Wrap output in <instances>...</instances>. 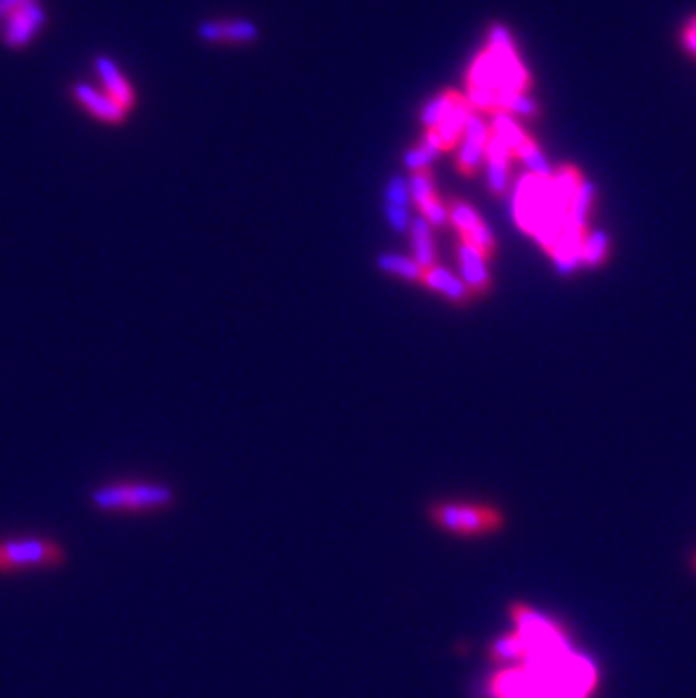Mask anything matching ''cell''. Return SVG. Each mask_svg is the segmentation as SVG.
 <instances>
[{
    "label": "cell",
    "instance_id": "9a60e30c",
    "mask_svg": "<svg viewBox=\"0 0 696 698\" xmlns=\"http://www.w3.org/2000/svg\"><path fill=\"white\" fill-rule=\"evenodd\" d=\"M423 278H425V283H428L434 292L448 296V299H452V301H464L466 299V294H468L466 283L461 281V278H457L455 274H450L448 269L430 267V269H425Z\"/></svg>",
    "mask_w": 696,
    "mask_h": 698
},
{
    "label": "cell",
    "instance_id": "52a82bcc",
    "mask_svg": "<svg viewBox=\"0 0 696 698\" xmlns=\"http://www.w3.org/2000/svg\"><path fill=\"white\" fill-rule=\"evenodd\" d=\"M486 141H489V134H486V125L480 116L468 118L464 136H461V147H459V165L464 172H475L477 165L484 161L486 156Z\"/></svg>",
    "mask_w": 696,
    "mask_h": 698
},
{
    "label": "cell",
    "instance_id": "ac0fdd59",
    "mask_svg": "<svg viewBox=\"0 0 696 698\" xmlns=\"http://www.w3.org/2000/svg\"><path fill=\"white\" fill-rule=\"evenodd\" d=\"M378 267L382 272L405 278V281H419L425 274L414 258L400 256V253H382L378 258Z\"/></svg>",
    "mask_w": 696,
    "mask_h": 698
},
{
    "label": "cell",
    "instance_id": "d6986e66",
    "mask_svg": "<svg viewBox=\"0 0 696 698\" xmlns=\"http://www.w3.org/2000/svg\"><path fill=\"white\" fill-rule=\"evenodd\" d=\"M441 150L443 147H441L439 136L430 129L428 136H425V143L405 154V165L414 172H423V168H428V165L437 159Z\"/></svg>",
    "mask_w": 696,
    "mask_h": 698
},
{
    "label": "cell",
    "instance_id": "44dd1931",
    "mask_svg": "<svg viewBox=\"0 0 696 698\" xmlns=\"http://www.w3.org/2000/svg\"><path fill=\"white\" fill-rule=\"evenodd\" d=\"M518 156L522 159V163H525L527 168H529V174H534V177H541V179H552L554 177L550 163H547L543 152L538 150V145L532 141V138H527V143L520 147Z\"/></svg>",
    "mask_w": 696,
    "mask_h": 698
},
{
    "label": "cell",
    "instance_id": "484cf974",
    "mask_svg": "<svg viewBox=\"0 0 696 698\" xmlns=\"http://www.w3.org/2000/svg\"><path fill=\"white\" fill-rule=\"evenodd\" d=\"M450 217H452V222H455L457 229L461 231V235H464L466 231H471L475 224L482 222L480 215H477L468 204H455V206H452Z\"/></svg>",
    "mask_w": 696,
    "mask_h": 698
},
{
    "label": "cell",
    "instance_id": "5b68a950",
    "mask_svg": "<svg viewBox=\"0 0 696 698\" xmlns=\"http://www.w3.org/2000/svg\"><path fill=\"white\" fill-rule=\"evenodd\" d=\"M489 55L493 59V73H495V89H498V100L502 95L513 91H525L527 89V71L522 68L520 59L513 50V41L509 32L502 25H493L491 28V41H489Z\"/></svg>",
    "mask_w": 696,
    "mask_h": 698
},
{
    "label": "cell",
    "instance_id": "83f0119b",
    "mask_svg": "<svg viewBox=\"0 0 696 698\" xmlns=\"http://www.w3.org/2000/svg\"><path fill=\"white\" fill-rule=\"evenodd\" d=\"M419 208H421V213H423L425 220H428L430 224H434V226H443V224H446L448 213H446V208H443V206L439 204V199H437V197L430 199V202H425V204L419 206Z\"/></svg>",
    "mask_w": 696,
    "mask_h": 698
},
{
    "label": "cell",
    "instance_id": "9c48e42d",
    "mask_svg": "<svg viewBox=\"0 0 696 698\" xmlns=\"http://www.w3.org/2000/svg\"><path fill=\"white\" fill-rule=\"evenodd\" d=\"M75 98L84 109H89L95 118H100L104 122H120L127 113V109L120 107V104L113 100L111 95L93 89V86H89V84L75 86Z\"/></svg>",
    "mask_w": 696,
    "mask_h": 698
},
{
    "label": "cell",
    "instance_id": "d4e9b609",
    "mask_svg": "<svg viewBox=\"0 0 696 698\" xmlns=\"http://www.w3.org/2000/svg\"><path fill=\"white\" fill-rule=\"evenodd\" d=\"M385 204L405 206V208L410 206V186H407V181L403 177L389 179L385 188Z\"/></svg>",
    "mask_w": 696,
    "mask_h": 698
},
{
    "label": "cell",
    "instance_id": "6da1fadb",
    "mask_svg": "<svg viewBox=\"0 0 696 698\" xmlns=\"http://www.w3.org/2000/svg\"><path fill=\"white\" fill-rule=\"evenodd\" d=\"M511 628L489 649L495 671L486 680L489 698H593L599 669L574 649L559 619L527 604L509 610Z\"/></svg>",
    "mask_w": 696,
    "mask_h": 698
},
{
    "label": "cell",
    "instance_id": "8fae6325",
    "mask_svg": "<svg viewBox=\"0 0 696 698\" xmlns=\"http://www.w3.org/2000/svg\"><path fill=\"white\" fill-rule=\"evenodd\" d=\"M486 168H489V186L493 193L504 195L509 188V159L511 152L500 138L491 136L486 141Z\"/></svg>",
    "mask_w": 696,
    "mask_h": 698
},
{
    "label": "cell",
    "instance_id": "277c9868",
    "mask_svg": "<svg viewBox=\"0 0 696 698\" xmlns=\"http://www.w3.org/2000/svg\"><path fill=\"white\" fill-rule=\"evenodd\" d=\"M68 561L66 547L57 538L41 534L0 536V577L62 570Z\"/></svg>",
    "mask_w": 696,
    "mask_h": 698
},
{
    "label": "cell",
    "instance_id": "4fadbf2b",
    "mask_svg": "<svg viewBox=\"0 0 696 698\" xmlns=\"http://www.w3.org/2000/svg\"><path fill=\"white\" fill-rule=\"evenodd\" d=\"M459 269L461 281L466 283V287L484 290V287L489 285V269H486L484 253L466 242L459 247Z\"/></svg>",
    "mask_w": 696,
    "mask_h": 698
},
{
    "label": "cell",
    "instance_id": "5bb4252c",
    "mask_svg": "<svg viewBox=\"0 0 696 698\" xmlns=\"http://www.w3.org/2000/svg\"><path fill=\"white\" fill-rule=\"evenodd\" d=\"M430 222L425 220L423 215L414 217L410 224L412 231V249H414V260L419 263V267L430 269L434 267V242H432V231H430Z\"/></svg>",
    "mask_w": 696,
    "mask_h": 698
},
{
    "label": "cell",
    "instance_id": "8992f818",
    "mask_svg": "<svg viewBox=\"0 0 696 698\" xmlns=\"http://www.w3.org/2000/svg\"><path fill=\"white\" fill-rule=\"evenodd\" d=\"M0 19H7V41L21 46L39 30L43 12L37 0H0Z\"/></svg>",
    "mask_w": 696,
    "mask_h": 698
},
{
    "label": "cell",
    "instance_id": "f546056e",
    "mask_svg": "<svg viewBox=\"0 0 696 698\" xmlns=\"http://www.w3.org/2000/svg\"><path fill=\"white\" fill-rule=\"evenodd\" d=\"M685 30H690V32L696 34V16H694V19H692L690 23H687V28H685Z\"/></svg>",
    "mask_w": 696,
    "mask_h": 698
},
{
    "label": "cell",
    "instance_id": "4316f807",
    "mask_svg": "<svg viewBox=\"0 0 696 698\" xmlns=\"http://www.w3.org/2000/svg\"><path fill=\"white\" fill-rule=\"evenodd\" d=\"M385 217H387V222L389 226L394 231L398 233H405L407 229H410V211H407L405 206H394V204H385Z\"/></svg>",
    "mask_w": 696,
    "mask_h": 698
},
{
    "label": "cell",
    "instance_id": "2e32d148",
    "mask_svg": "<svg viewBox=\"0 0 696 698\" xmlns=\"http://www.w3.org/2000/svg\"><path fill=\"white\" fill-rule=\"evenodd\" d=\"M595 202V186L590 181H581V186L577 188V193H574L570 208H568V217H565V224L574 226V229L586 231V220L590 213V206Z\"/></svg>",
    "mask_w": 696,
    "mask_h": 698
},
{
    "label": "cell",
    "instance_id": "e0dca14e",
    "mask_svg": "<svg viewBox=\"0 0 696 698\" xmlns=\"http://www.w3.org/2000/svg\"><path fill=\"white\" fill-rule=\"evenodd\" d=\"M493 136L509 147V152H520V147L527 143V136L522 132V127L511 118V113L498 111L493 116Z\"/></svg>",
    "mask_w": 696,
    "mask_h": 698
},
{
    "label": "cell",
    "instance_id": "4dcf8cb0",
    "mask_svg": "<svg viewBox=\"0 0 696 698\" xmlns=\"http://www.w3.org/2000/svg\"><path fill=\"white\" fill-rule=\"evenodd\" d=\"M694 567H696V556H694Z\"/></svg>",
    "mask_w": 696,
    "mask_h": 698
},
{
    "label": "cell",
    "instance_id": "ffe728a7",
    "mask_svg": "<svg viewBox=\"0 0 696 698\" xmlns=\"http://www.w3.org/2000/svg\"><path fill=\"white\" fill-rule=\"evenodd\" d=\"M608 249H611V242H608V235L604 231H590L584 235V242H581V263L588 267L602 265Z\"/></svg>",
    "mask_w": 696,
    "mask_h": 698
},
{
    "label": "cell",
    "instance_id": "603a6c76",
    "mask_svg": "<svg viewBox=\"0 0 696 698\" xmlns=\"http://www.w3.org/2000/svg\"><path fill=\"white\" fill-rule=\"evenodd\" d=\"M450 100H452V93H443V95H437V98H432L428 104H425L423 113H421L423 125L428 129H437L441 118H443V113H446V109H448Z\"/></svg>",
    "mask_w": 696,
    "mask_h": 698
},
{
    "label": "cell",
    "instance_id": "7402d4cb",
    "mask_svg": "<svg viewBox=\"0 0 696 698\" xmlns=\"http://www.w3.org/2000/svg\"><path fill=\"white\" fill-rule=\"evenodd\" d=\"M498 109L511 113V116H536L538 111L536 100L525 91H513L502 95L498 100Z\"/></svg>",
    "mask_w": 696,
    "mask_h": 698
},
{
    "label": "cell",
    "instance_id": "f1b7e54d",
    "mask_svg": "<svg viewBox=\"0 0 696 698\" xmlns=\"http://www.w3.org/2000/svg\"><path fill=\"white\" fill-rule=\"evenodd\" d=\"M683 46L687 52H690V55L696 57V34L694 32H690V30L683 32Z\"/></svg>",
    "mask_w": 696,
    "mask_h": 698
},
{
    "label": "cell",
    "instance_id": "ba28073f",
    "mask_svg": "<svg viewBox=\"0 0 696 698\" xmlns=\"http://www.w3.org/2000/svg\"><path fill=\"white\" fill-rule=\"evenodd\" d=\"M473 116V107H471V102L461 98V95L457 93H452V100L448 104V109L446 113H443V118L439 122V127L437 129H432L434 134L439 136V141H441V147H452V145H457V141L461 136H464V129H466V122L468 118Z\"/></svg>",
    "mask_w": 696,
    "mask_h": 698
},
{
    "label": "cell",
    "instance_id": "7c38bea8",
    "mask_svg": "<svg viewBox=\"0 0 696 698\" xmlns=\"http://www.w3.org/2000/svg\"><path fill=\"white\" fill-rule=\"evenodd\" d=\"M95 66H98L104 93L111 95V98L116 100L120 107H125V109L132 107V104H134V91H132V86H129V82L123 77V73H120V68H118L116 61H111L107 57H98V61H95Z\"/></svg>",
    "mask_w": 696,
    "mask_h": 698
},
{
    "label": "cell",
    "instance_id": "30bf717a",
    "mask_svg": "<svg viewBox=\"0 0 696 698\" xmlns=\"http://www.w3.org/2000/svg\"><path fill=\"white\" fill-rule=\"evenodd\" d=\"M199 37L204 41H238V43H249L258 39V28L247 19L220 23V21H206L199 25Z\"/></svg>",
    "mask_w": 696,
    "mask_h": 698
},
{
    "label": "cell",
    "instance_id": "cb8c5ba5",
    "mask_svg": "<svg viewBox=\"0 0 696 698\" xmlns=\"http://www.w3.org/2000/svg\"><path fill=\"white\" fill-rule=\"evenodd\" d=\"M407 186H410V197L414 199L416 206H423L425 202H430V199H434L432 179L425 172H416L414 177L407 181Z\"/></svg>",
    "mask_w": 696,
    "mask_h": 698
},
{
    "label": "cell",
    "instance_id": "3957f363",
    "mask_svg": "<svg viewBox=\"0 0 696 698\" xmlns=\"http://www.w3.org/2000/svg\"><path fill=\"white\" fill-rule=\"evenodd\" d=\"M428 518L443 534L464 540L491 538L507 525V518L498 506L473 500L434 502L428 509Z\"/></svg>",
    "mask_w": 696,
    "mask_h": 698
},
{
    "label": "cell",
    "instance_id": "7a4b0ae2",
    "mask_svg": "<svg viewBox=\"0 0 696 698\" xmlns=\"http://www.w3.org/2000/svg\"><path fill=\"white\" fill-rule=\"evenodd\" d=\"M89 502L104 516H150L170 509L174 491L168 484L147 482V479H113L95 486Z\"/></svg>",
    "mask_w": 696,
    "mask_h": 698
}]
</instances>
